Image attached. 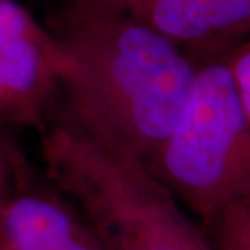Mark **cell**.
I'll return each instance as SVG.
<instances>
[{"label": "cell", "instance_id": "obj_6", "mask_svg": "<svg viewBox=\"0 0 250 250\" xmlns=\"http://www.w3.org/2000/svg\"><path fill=\"white\" fill-rule=\"evenodd\" d=\"M122 15L200 59L226 56L250 36V0H72ZM195 56V54H193Z\"/></svg>", "mask_w": 250, "mask_h": 250}, {"label": "cell", "instance_id": "obj_8", "mask_svg": "<svg viewBox=\"0 0 250 250\" xmlns=\"http://www.w3.org/2000/svg\"><path fill=\"white\" fill-rule=\"evenodd\" d=\"M226 61L231 68L237 94L250 119V36L226 54Z\"/></svg>", "mask_w": 250, "mask_h": 250}, {"label": "cell", "instance_id": "obj_5", "mask_svg": "<svg viewBox=\"0 0 250 250\" xmlns=\"http://www.w3.org/2000/svg\"><path fill=\"white\" fill-rule=\"evenodd\" d=\"M7 146L10 190L0 219V250H103L83 213L46 172Z\"/></svg>", "mask_w": 250, "mask_h": 250}, {"label": "cell", "instance_id": "obj_7", "mask_svg": "<svg viewBox=\"0 0 250 250\" xmlns=\"http://www.w3.org/2000/svg\"><path fill=\"white\" fill-rule=\"evenodd\" d=\"M205 229L214 250H250V200L223 209Z\"/></svg>", "mask_w": 250, "mask_h": 250}, {"label": "cell", "instance_id": "obj_9", "mask_svg": "<svg viewBox=\"0 0 250 250\" xmlns=\"http://www.w3.org/2000/svg\"><path fill=\"white\" fill-rule=\"evenodd\" d=\"M8 190H10V169H8L7 146H5V143L0 140V219H2V214H3Z\"/></svg>", "mask_w": 250, "mask_h": 250}, {"label": "cell", "instance_id": "obj_4", "mask_svg": "<svg viewBox=\"0 0 250 250\" xmlns=\"http://www.w3.org/2000/svg\"><path fill=\"white\" fill-rule=\"evenodd\" d=\"M63 52L26 8L0 0V122L41 130L59 94Z\"/></svg>", "mask_w": 250, "mask_h": 250}, {"label": "cell", "instance_id": "obj_3", "mask_svg": "<svg viewBox=\"0 0 250 250\" xmlns=\"http://www.w3.org/2000/svg\"><path fill=\"white\" fill-rule=\"evenodd\" d=\"M146 166L203 226L250 200V119L226 56L202 59L181 119Z\"/></svg>", "mask_w": 250, "mask_h": 250}, {"label": "cell", "instance_id": "obj_1", "mask_svg": "<svg viewBox=\"0 0 250 250\" xmlns=\"http://www.w3.org/2000/svg\"><path fill=\"white\" fill-rule=\"evenodd\" d=\"M61 116L106 148L149 163L181 119L202 59L122 15L70 3Z\"/></svg>", "mask_w": 250, "mask_h": 250}, {"label": "cell", "instance_id": "obj_2", "mask_svg": "<svg viewBox=\"0 0 250 250\" xmlns=\"http://www.w3.org/2000/svg\"><path fill=\"white\" fill-rule=\"evenodd\" d=\"M44 172L77 205L103 250H214L207 229L146 164L59 114L39 130Z\"/></svg>", "mask_w": 250, "mask_h": 250}]
</instances>
